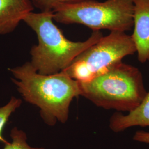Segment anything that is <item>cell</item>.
<instances>
[{"instance_id": "8992f818", "label": "cell", "mask_w": 149, "mask_h": 149, "mask_svg": "<svg viewBox=\"0 0 149 149\" xmlns=\"http://www.w3.org/2000/svg\"><path fill=\"white\" fill-rule=\"evenodd\" d=\"M133 27L131 37L139 61H149V0H133Z\"/></svg>"}, {"instance_id": "30bf717a", "label": "cell", "mask_w": 149, "mask_h": 149, "mask_svg": "<svg viewBox=\"0 0 149 149\" xmlns=\"http://www.w3.org/2000/svg\"><path fill=\"white\" fill-rule=\"evenodd\" d=\"M10 136L12 142L6 144L3 149H45L31 146L27 143L26 134L16 127L12 129Z\"/></svg>"}, {"instance_id": "7c38bea8", "label": "cell", "mask_w": 149, "mask_h": 149, "mask_svg": "<svg viewBox=\"0 0 149 149\" xmlns=\"http://www.w3.org/2000/svg\"><path fill=\"white\" fill-rule=\"evenodd\" d=\"M133 139L140 143L149 144V132L139 130L134 134Z\"/></svg>"}, {"instance_id": "5b68a950", "label": "cell", "mask_w": 149, "mask_h": 149, "mask_svg": "<svg viewBox=\"0 0 149 149\" xmlns=\"http://www.w3.org/2000/svg\"><path fill=\"white\" fill-rule=\"evenodd\" d=\"M136 52L131 36L113 31L80 54L63 71L74 80L87 82Z\"/></svg>"}, {"instance_id": "52a82bcc", "label": "cell", "mask_w": 149, "mask_h": 149, "mask_svg": "<svg viewBox=\"0 0 149 149\" xmlns=\"http://www.w3.org/2000/svg\"><path fill=\"white\" fill-rule=\"evenodd\" d=\"M33 10L31 0H0V35L15 30Z\"/></svg>"}, {"instance_id": "3957f363", "label": "cell", "mask_w": 149, "mask_h": 149, "mask_svg": "<svg viewBox=\"0 0 149 149\" xmlns=\"http://www.w3.org/2000/svg\"><path fill=\"white\" fill-rule=\"evenodd\" d=\"M81 95L97 106L131 112L147 94L143 75L137 68L119 62L87 82H79Z\"/></svg>"}, {"instance_id": "9c48e42d", "label": "cell", "mask_w": 149, "mask_h": 149, "mask_svg": "<svg viewBox=\"0 0 149 149\" xmlns=\"http://www.w3.org/2000/svg\"><path fill=\"white\" fill-rule=\"evenodd\" d=\"M21 103V100L15 97H12L7 104L0 107V141L5 145L8 144L9 142L2 136L3 129L12 113L20 107Z\"/></svg>"}, {"instance_id": "6da1fadb", "label": "cell", "mask_w": 149, "mask_h": 149, "mask_svg": "<svg viewBox=\"0 0 149 149\" xmlns=\"http://www.w3.org/2000/svg\"><path fill=\"white\" fill-rule=\"evenodd\" d=\"M12 81L26 101L38 107L45 123L54 125L66 122L70 104L80 96L79 82L64 71L53 74H39L30 62L10 69Z\"/></svg>"}, {"instance_id": "8fae6325", "label": "cell", "mask_w": 149, "mask_h": 149, "mask_svg": "<svg viewBox=\"0 0 149 149\" xmlns=\"http://www.w3.org/2000/svg\"><path fill=\"white\" fill-rule=\"evenodd\" d=\"M34 6L41 12L53 11L58 6L74 4L85 0H31Z\"/></svg>"}, {"instance_id": "7a4b0ae2", "label": "cell", "mask_w": 149, "mask_h": 149, "mask_svg": "<svg viewBox=\"0 0 149 149\" xmlns=\"http://www.w3.org/2000/svg\"><path fill=\"white\" fill-rule=\"evenodd\" d=\"M23 22L37 36L38 43L31 49L30 63L40 74H55L64 71L80 54L103 36L101 31H93L84 42L71 41L54 24L52 11L32 12Z\"/></svg>"}, {"instance_id": "ba28073f", "label": "cell", "mask_w": 149, "mask_h": 149, "mask_svg": "<svg viewBox=\"0 0 149 149\" xmlns=\"http://www.w3.org/2000/svg\"><path fill=\"white\" fill-rule=\"evenodd\" d=\"M136 126L149 127V92L137 108L127 114L117 112L109 120V127L116 133Z\"/></svg>"}, {"instance_id": "277c9868", "label": "cell", "mask_w": 149, "mask_h": 149, "mask_svg": "<svg viewBox=\"0 0 149 149\" xmlns=\"http://www.w3.org/2000/svg\"><path fill=\"white\" fill-rule=\"evenodd\" d=\"M133 0H85L58 6L53 19L63 24H80L93 31L125 32L133 27Z\"/></svg>"}]
</instances>
